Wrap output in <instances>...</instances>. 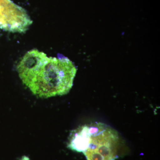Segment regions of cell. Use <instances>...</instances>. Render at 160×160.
<instances>
[{
  "mask_svg": "<svg viewBox=\"0 0 160 160\" xmlns=\"http://www.w3.org/2000/svg\"><path fill=\"white\" fill-rule=\"evenodd\" d=\"M87 160H115L119 157L120 141L114 129L102 123L83 126Z\"/></svg>",
  "mask_w": 160,
  "mask_h": 160,
  "instance_id": "cell-2",
  "label": "cell"
},
{
  "mask_svg": "<svg viewBox=\"0 0 160 160\" xmlns=\"http://www.w3.org/2000/svg\"><path fill=\"white\" fill-rule=\"evenodd\" d=\"M17 69L23 84L35 95L44 98L68 93L77 72L68 58L49 57L37 49L26 52Z\"/></svg>",
  "mask_w": 160,
  "mask_h": 160,
  "instance_id": "cell-1",
  "label": "cell"
},
{
  "mask_svg": "<svg viewBox=\"0 0 160 160\" xmlns=\"http://www.w3.org/2000/svg\"><path fill=\"white\" fill-rule=\"evenodd\" d=\"M21 160H29V158L27 157H24Z\"/></svg>",
  "mask_w": 160,
  "mask_h": 160,
  "instance_id": "cell-4",
  "label": "cell"
},
{
  "mask_svg": "<svg viewBox=\"0 0 160 160\" xmlns=\"http://www.w3.org/2000/svg\"><path fill=\"white\" fill-rule=\"evenodd\" d=\"M32 23L25 9L11 0H0V29L22 33L28 30Z\"/></svg>",
  "mask_w": 160,
  "mask_h": 160,
  "instance_id": "cell-3",
  "label": "cell"
}]
</instances>
